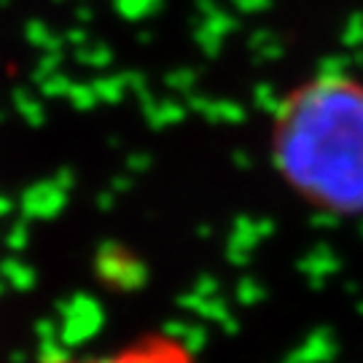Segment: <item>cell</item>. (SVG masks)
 <instances>
[{
	"mask_svg": "<svg viewBox=\"0 0 363 363\" xmlns=\"http://www.w3.org/2000/svg\"><path fill=\"white\" fill-rule=\"evenodd\" d=\"M272 167L291 194L331 218L363 216V81L318 76L272 121Z\"/></svg>",
	"mask_w": 363,
	"mask_h": 363,
	"instance_id": "cell-1",
	"label": "cell"
},
{
	"mask_svg": "<svg viewBox=\"0 0 363 363\" xmlns=\"http://www.w3.org/2000/svg\"><path fill=\"white\" fill-rule=\"evenodd\" d=\"M52 363H196L191 347L172 334H145L130 345H121L111 352L62 358Z\"/></svg>",
	"mask_w": 363,
	"mask_h": 363,
	"instance_id": "cell-2",
	"label": "cell"
}]
</instances>
